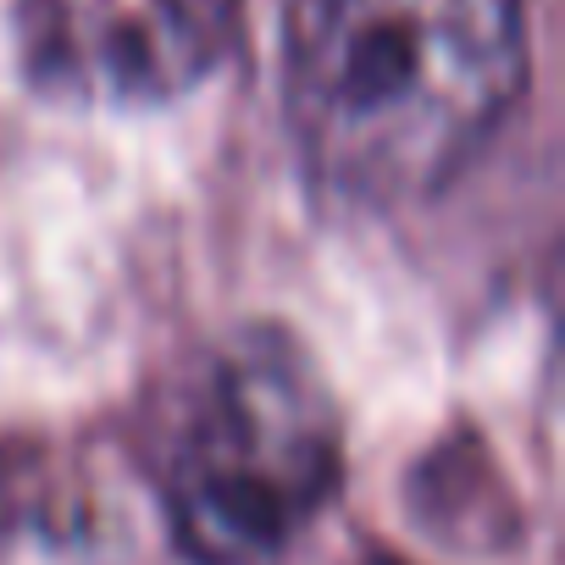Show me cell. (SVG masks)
<instances>
[{"instance_id": "obj_3", "label": "cell", "mask_w": 565, "mask_h": 565, "mask_svg": "<svg viewBox=\"0 0 565 565\" xmlns=\"http://www.w3.org/2000/svg\"><path fill=\"white\" fill-rule=\"evenodd\" d=\"M238 40V0H23V78L62 106L139 111L200 89Z\"/></svg>"}, {"instance_id": "obj_2", "label": "cell", "mask_w": 565, "mask_h": 565, "mask_svg": "<svg viewBox=\"0 0 565 565\" xmlns=\"http://www.w3.org/2000/svg\"><path fill=\"white\" fill-rule=\"evenodd\" d=\"M339 471L344 422L306 344L238 328L205 355L167 438L172 543L194 565H266L333 499Z\"/></svg>"}, {"instance_id": "obj_4", "label": "cell", "mask_w": 565, "mask_h": 565, "mask_svg": "<svg viewBox=\"0 0 565 565\" xmlns=\"http://www.w3.org/2000/svg\"><path fill=\"white\" fill-rule=\"evenodd\" d=\"M45 510L40 455L23 444H0V526H29Z\"/></svg>"}, {"instance_id": "obj_5", "label": "cell", "mask_w": 565, "mask_h": 565, "mask_svg": "<svg viewBox=\"0 0 565 565\" xmlns=\"http://www.w3.org/2000/svg\"><path fill=\"white\" fill-rule=\"evenodd\" d=\"M366 565H405V559H366Z\"/></svg>"}, {"instance_id": "obj_1", "label": "cell", "mask_w": 565, "mask_h": 565, "mask_svg": "<svg viewBox=\"0 0 565 565\" xmlns=\"http://www.w3.org/2000/svg\"><path fill=\"white\" fill-rule=\"evenodd\" d=\"M526 84L521 0H295L282 100L306 172L344 205L438 194Z\"/></svg>"}]
</instances>
